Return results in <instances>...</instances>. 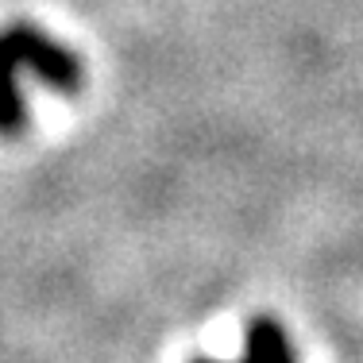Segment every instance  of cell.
Wrapping results in <instances>:
<instances>
[{"label": "cell", "instance_id": "3", "mask_svg": "<svg viewBox=\"0 0 363 363\" xmlns=\"http://www.w3.org/2000/svg\"><path fill=\"white\" fill-rule=\"evenodd\" d=\"M189 363H220V359H209V356H194Z\"/></svg>", "mask_w": 363, "mask_h": 363}, {"label": "cell", "instance_id": "1", "mask_svg": "<svg viewBox=\"0 0 363 363\" xmlns=\"http://www.w3.org/2000/svg\"><path fill=\"white\" fill-rule=\"evenodd\" d=\"M85 85L82 55L31 20L0 28V135H20L31 124L35 93L74 97Z\"/></svg>", "mask_w": 363, "mask_h": 363}, {"label": "cell", "instance_id": "2", "mask_svg": "<svg viewBox=\"0 0 363 363\" xmlns=\"http://www.w3.org/2000/svg\"><path fill=\"white\" fill-rule=\"evenodd\" d=\"M240 363H298L286 325L267 313L252 317L244 328V359Z\"/></svg>", "mask_w": 363, "mask_h": 363}]
</instances>
